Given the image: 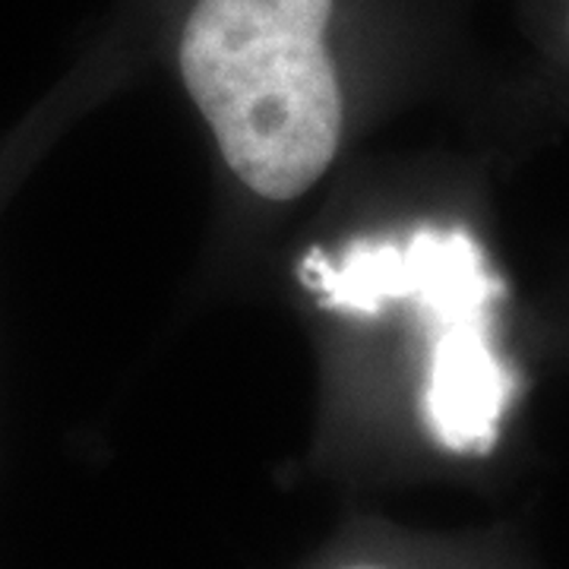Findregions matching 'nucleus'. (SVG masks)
I'll return each mask as SVG.
<instances>
[{"instance_id":"nucleus-1","label":"nucleus","mask_w":569,"mask_h":569,"mask_svg":"<svg viewBox=\"0 0 569 569\" xmlns=\"http://www.w3.org/2000/svg\"><path fill=\"white\" fill-rule=\"evenodd\" d=\"M336 0H197L178 44L181 80L234 178L291 203L332 164L342 89L326 51Z\"/></svg>"},{"instance_id":"nucleus-2","label":"nucleus","mask_w":569,"mask_h":569,"mask_svg":"<svg viewBox=\"0 0 569 569\" xmlns=\"http://www.w3.org/2000/svg\"><path fill=\"white\" fill-rule=\"evenodd\" d=\"M307 288L342 313H380L408 301L425 326V421L440 447L490 452L507 411V370L488 339L497 291L481 247L462 228L421 224L402 241L361 238L339 253H310Z\"/></svg>"},{"instance_id":"nucleus-3","label":"nucleus","mask_w":569,"mask_h":569,"mask_svg":"<svg viewBox=\"0 0 569 569\" xmlns=\"http://www.w3.org/2000/svg\"><path fill=\"white\" fill-rule=\"evenodd\" d=\"M563 36H567V44H569V0L563 3Z\"/></svg>"},{"instance_id":"nucleus-4","label":"nucleus","mask_w":569,"mask_h":569,"mask_svg":"<svg viewBox=\"0 0 569 569\" xmlns=\"http://www.w3.org/2000/svg\"><path fill=\"white\" fill-rule=\"evenodd\" d=\"M355 569H373V567H355Z\"/></svg>"}]
</instances>
